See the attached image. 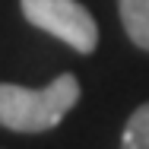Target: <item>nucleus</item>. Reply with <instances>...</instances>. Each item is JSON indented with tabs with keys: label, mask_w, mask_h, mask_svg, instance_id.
Listing matches in <instances>:
<instances>
[{
	"label": "nucleus",
	"mask_w": 149,
	"mask_h": 149,
	"mask_svg": "<svg viewBox=\"0 0 149 149\" xmlns=\"http://www.w3.org/2000/svg\"><path fill=\"white\" fill-rule=\"evenodd\" d=\"M118 10L127 38L136 48L149 51V0H118Z\"/></svg>",
	"instance_id": "7ed1b4c3"
},
{
	"label": "nucleus",
	"mask_w": 149,
	"mask_h": 149,
	"mask_svg": "<svg viewBox=\"0 0 149 149\" xmlns=\"http://www.w3.org/2000/svg\"><path fill=\"white\" fill-rule=\"evenodd\" d=\"M120 149H149V102L130 114L120 136Z\"/></svg>",
	"instance_id": "20e7f679"
},
{
	"label": "nucleus",
	"mask_w": 149,
	"mask_h": 149,
	"mask_svg": "<svg viewBox=\"0 0 149 149\" xmlns=\"http://www.w3.org/2000/svg\"><path fill=\"white\" fill-rule=\"evenodd\" d=\"M22 16L35 29L48 32L79 54H92L98 45V26L92 13L76 0H19Z\"/></svg>",
	"instance_id": "f03ea898"
},
{
	"label": "nucleus",
	"mask_w": 149,
	"mask_h": 149,
	"mask_svg": "<svg viewBox=\"0 0 149 149\" xmlns=\"http://www.w3.org/2000/svg\"><path fill=\"white\" fill-rule=\"evenodd\" d=\"M79 79L60 73L45 89H26L16 83H0V127L13 133H45L54 130L79 102Z\"/></svg>",
	"instance_id": "f257e3e1"
}]
</instances>
